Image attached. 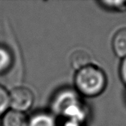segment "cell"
Returning <instances> with one entry per match:
<instances>
[{
    "label": "cell",
    "mask_w": 126,
    "mask_h": 126,
    "mask_svg": "<svg viewBox=\"0 0 126 126\" xmlns=\"http://www.w3.org/2000/svg\"><path fill=\"white\" fill-rule=\"evenodd\" d=\"M52 114L64 120L63 123L83 126L87 117V109L80 94L70 89L56 93L51 102Z\"/></svg>",
    "instance_id": "cell-1"
},
{
    "label": "cell",
    "mask_w": 126,
    "mask_h": 126,
    "mask_svg": "<svg viewBox=\"0 0 126 126\" xmlns=\"http://www.w3.org/2000/svg\"><path fill=\"white\" fill-rule=\"evenodd\" d=\"M106 85L107 78L105 72L95 65L89 64L76 72V91L85 97H94L101 94Z\"/></svg>",
    "instance_id": "cell-2"
},
{
    "label": "cell",
    "mask_w": 126,
    "mask_h": 126,
    "mask_svg": "<svg viewBox=\"0 0 126 126\" xmlns=\"http://www.w3.org/2000/svg\"><path fill=\"white\" fill-rule=\"evenodd\" d=\"M10 109L26 113L34 103V94L32 91L24 86H18L9 92Z\"/></svg>",
    "instance_id": "cell-3"
},
{
    "label": "cell",
    "mask_w": 126,
    "mask_h": 126,
    "mask_svg": "<svg viewBox=\"0 0 126 126\" xmlns=\"http://www.w3.org/2000/svg\"><path fill=\"white\" fill-rule=\"evenodd\" d=\"M28 117L25 113L12 109L7 111L1 117V126H27Z\"/></svg>",
    "instance_id": "cell-4"
},
{
    "label": "cell",
    "mask_w": 126,
    "mask_h": 126,
    "mask_svg": "<svg viewBox=\"0 0 126 126\" xmlns=\"http://www.w3.org/2000/svg\"><path fill=\"white\" fill-rule=\"evenodd\" d=\"M27 126H57V122L51 112L38 111L28 117Z\"/></svg>",
    "instance_id": "cell-5"
},
{
    "label": "cell",
    "mask_w": 126,
    "mask_h": 126,
    "mask_svg": "<svg viewBox=\"0 0 126 126\" xmlns=\"http://www.w3.org/2000/svg\"><path fill=\"white\" fill-rule=\"evenodd\" d=\"M113 50L115 55L120 58L126 57V28L118 30L114 35L112 41Z\"/></svg>",
    "instance_id": "cell-6"
},
{
    "label": "cell",
    "mask_w": 126,
    "mask_h": 126,
    "mask_svg": "<svg viewBox=\"0 0 126 126\" xmlns=\"http://www.w3.org/2000/svg\"><path fill=\"white\" fill-rule=\"evenodd\" d=\"M70 62L72 68L77 71L91 64L90 55L84 50H77L71 55Z\"/></svg>",
    "instance_id": "cell-7"
},
{
    "label": "cell",
    "mask_w": 126,
    "mask_h": 126,
    "mask_svg": "<svg viewBox=\"0 0 126 126\" xmlns=\"http://www.w3.org/2000/svg\"><path fill=\"white\" fill-rule=\"evenodd\" d=\"M13 55L9 48L0 45V74L6 72L13 66Z\"/></svg>",
    "instance_id": "cell-8"
},
{
    "label": "cell",
    "mask_w": 126,
    "mask_h": 126,
    "mask_svg": "<svg viewBox=\"0 0 126 126\" xmlns=\"http://www.w3.org/2000/svg\"><path fill=\"white\" fill-rule=\"evenodd\" d=\"M10 109L9 92L0 85V117Z\"/></svg>",
    "instance_id": "cell-9"
},
{
    "label": "cell",
    "mask_w": 126,
    "mask_h": 126,
    "mask_svg": "<svg viewBox=\"0 0 126 126\" xmlns=\"http://www.w3.org/2000/svg\"><path fill=\"white\" fill-rule=\"evenodd\" d=\"M100 3L110 10L119 11L126 10V1H102Z\"/></svg>",
    "instance_id": "cell-10"
},
{
    "label": "cell",
    "mask_w": 126,
    "mask_h": 126,
    "mask_svg": "<svg viewBox=\"0 0 126 126\" xmlns=\"http://www.w3.org/2000/svg\"><path fill=\"white\" fill-rule=\"evenodd\" d=\"M120 75L122 81L126 86V57L123 58L120 68Z\"/></svg>",
    "instance_id": "cell-11"
},
{
    "label": "cell",
    "mask_w": 126,
    "mask_h": 126,
    "mask_svg": "<svg viewBox=\"0 0 126 126\" xmlns=\"http://www.w3.org/2000/svg\"><path fill=\"white\" fill-rule=\"evenodd\" d=\"M63 126H78V125H72V124H67V123H63Z\"/></svg>",
    "instance_id": "cell-12"
},
{
    "label": "cell",
    "mask_w": 126,
    "mask_h": 126,
    "mask_svg": "<svg viewBox=\"0 0 126 126\" xmlns=\"http://www.w3.org/2000/svg\"><path fill=\"white\" fill-rule=\"evenodd\" d=\"M0 126H1V117H0Z\"/></svg>",
    "instance_id": "cell-13"
}]
</instances>
